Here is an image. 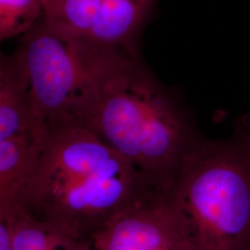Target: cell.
I'll return each instance as SVG.
<instances>
[{
  "label": "cell",
  "instance_id": "obj_2",
  "mask_svg": "<svg viewBox=\"0 0 250 250\" xmlns=\"http://www.w3.org/2000/svg\"><path fill=\"white\" fill-rule=\"evenodd\" d=\"M156 193L129 161L63 114L45 125L24 207L73 238L92 242L117 214Z\"/></svg>",
  "mask_w": 250,
  "mask_h": 250
},
{
  "label": "cell",
  "instance_id": "obj_4",
  "mask_svg": "<svg viewBox=\"0 0 250 250\" xmlns=\"http://www.w3.org/2000/svg\"><path fill=\"white\" fill-rule=\"evenodd\" d=\"M21 40L30 81L32 134L42 141L47 122L66 114L75 102L83 71L72 43L43 19Z\"/></svg>",
  "mask_w": 250,
  "mask_h": 250
},
{
  "label": "cell",
  "instance_id": "obj_3",
  "mask_svg": "<svg viewBox=\"0 0 250 250\" xmlns=\"http://www.w3.org/2000/svg\"><path fill=\"white\" fill-rule=\"evenodd\" d=\"M167 197L194 250H250L249 116L188 152Z\"/></svg>",
  "mask_w": 250,
  "mask_h": 250
},
{
  "label": "cell",
  "instance_id": "obj_13",
  "mask_svg": "<svg viewBox=\"0 0 250 250\" xmlns=\"http://www.w3.org/2000/svg\"><path fill=\"white\" fill-rule=\"evenodd\" d=\"M249 126H250V117L249 116Z\"/></svg>",
  "mask_w": 250,
  "mask_h": 250
},
{
  "label": "cell",
  "instance_id": "obj_7",
  "mask_svg": "<svg viewBox=\"0 0 250 250\" xmlns=\"http://www.w3.org/2000/svg\"><path fill=\"white\" fill-rule=\"evenodd\" d=\"M25 135L33 136L30 81L19 46L11 55L1 54L0 58V140Z\"/></svg>",
  "mask_w": 250,
  "mask_h": 250
},
{
  "label": "cell",
  "instance_id": "obj_9",
  "mask_svg": "<svg viewBox=\"0 0 250 250\" xmlns=\"http://www.w3.org/2000/svg\"><path fill=\"white\" fill-rule=\"evenodd\" d=\"M0 212L9 217L13 250H74L85 242L34 216L25 207L0 209Z\"/></svg>",
  "mask_w": 250,
  "mask_h": 250
},
{
  "label": "cell",
  "instance_id": "obj_12",
  "mask_svg": "<svg viewBox=\"0 0 250 250\" xmlns=\"http://www.w3.org/2000/svg\"><path fill=\"white\" fill-rule=\"evenodd\" d=\"M93 250V247H92V242H83V243L81 245L80 247H78L76 250Z\"/></svg>",
  "mask_w": 250,
  "mask_h": 250
},
{
  "label": "cell",
  "instance_id": "obj_10",
  "mask_svg": "<svg viewBox=\"0 0 250 250\" xmlns=\"http://www.w3.org/2000/svg\"><path fill=\"white\" fill-rule=\"evenodd\" d=\"M43 15V0H0L1 41L25 35Z\"/></svg>",
  "mask_w": 250,
  "mask_h": 250
},
{
  "label": "cell",
  "instance_id": "obj_1",
  "mask_svg": "<svg viewBox=\"0 0 250 250\" xmlns=\"http://www.w3.org/2000/svg\"><path fill=\"white\" fill-rule=\"evenodd\" d=\"M70 42L83 83L65 115L167 194L188 152L204 137L182 94L164 84L140 55Z\"/></svg>",
  "mask_w": 250,
  "mask_h": 250
},
{
  "label": "cell",
  "instance_id": "obj_8",
  "mask_svg": "<svg viewBox=\"0 0 250 250\" xmlns=\"http://www.w3.org/2000/svg\"><path fill=\"white\" fill-rule=\"evenodd\" d=\"M41 146L42 141L29 135L0 140V209L24 207Z\"/></svg>",
  "mask_w": 250,
  "mask_h": 250
},
{
  "label": "cell",
  "instance_id": "obj_11",
  "mask_svg": "<svg viewBox=\"0 0 250 250\" xmlns=\"http://www.w3.org/2000/svg\"><path fill=\"white\" fill-rule=\"evenodd\" d=\"M0 250H13L12 231L8 215L0 212Z\"/></svg>",
  "mask_w": 250,
  "mask_h": 250
},
{
  "label": "cell",
  "instance_id": "obj_5",
  "mask_svg": "<svg viewBox=\"0 0 250 250\" xmlns=\"http://www.w3.org/2000/svg\"><path fill=\"white\" fill-rule=\"evenodd\" d=\"M43 21L66 40L140 55L158 0H43Z\"/></svg>",
  "mask_w": 250,
  "mask_h": 250
},
{
  "label": "cell",
  "instance_id": "obj_6",
  "mask_svg": "<svg viewBox=\"0 0 250 250\" xmlns=\"http://www.w3.org/2000/svg\"><path fill=\"white\" fill-rule=\"evenodd\" d=\"M93 250H194L167 194L156 193L112 218L92 238Z\"/></svg>",
  "mask_w": 250,
  "mask_h": 250
}]
</instances>
